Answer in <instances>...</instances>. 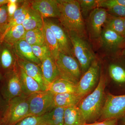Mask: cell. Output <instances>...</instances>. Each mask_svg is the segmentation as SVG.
<instances>
[{
  "mask_svg": "<svg viewBox=\"0 0 125 125\" xmlns=\"http://www.w3.org/2000/svg\"><path fill=\"white\" fill-rule=\"evenodd\" d=\"M54 95L49 90L41 91L28 96L30 116L44 115L54 107Z\"/></svg>",
  "mask_w": 125,
  "mask_h": 125,
  "instance_id": "6",
  "label": "cell"
},
{
  "mask_svg": "<svg viewBox=\"0 0 125 125\" xmlns=\"http://www.w3.org/2000/svg\"><path fill=\"white\" fill-rule=\"evenodd\" d=\"M84 116L78 106L65 108L64 125H85Z\"/></svg>",
  "mask_w": 125,
  "mask_h": 125,
  "instance_id": "19",
  "label": "cell"
},
{
  "mask_svg": "<svg viewBox=\"0 0 125 125\" xmlns=\"http://www.w3.org/2000/svg\"><path fill=\"white\" fill-rule=\"evenodd\" d=\"M42 31L44 44L47 47L52 56L55 60L60 52L58 43L54 33L44 21Z\"/></svg>",
  "mask_w": 125,
  "mask_h": 125,
  "instance_id": "23",
  "label": "cell"
},
{
  "mask_svg": "<svg viewBox=\"0 0 125 125\" xmlns=\"http://www.w3.org/2000/svg\"><path fill=\"white\" fill-rule=\"evenodd\" d=\"M125 42V36L124 37V41H123V43Z\"/></svg>",
  "mask_w": 125,
  "mask_h": 125,
  "instance_id": "42",
  "label": "cell"
},
{
  "mask_svg": "<svg viewBox=\"0 0 125 125\" xmlns=\"http://www.w3.org/2000/svg\"><path fill=\"white\" fill-rule=\"evenodd\" d=\"M40 66L48 89L51 84L60 78L55 60L51 55L48 56L41 62Z\"/></svg>",
  "mask_w": 125,
  "mask_h": 125,
  "instance_id": "16",
  "label": "cell"
},
{
  "mask_svg": "<svg viewBox=\"0 0 125 125\" xmlns=\"http://www.w3.org/2000/svg\"><path fill=\"white\" fill-rule=\"evenodd\" d=\"M60 11L58 18L67 32H73L83 38L85 37V27L79 3L75 0H57Z\"/></svg>",
  "mask_w": 125,
  "mask_h": 125,
  "instance_id": "1",
  "label": "cell"
},
{
  "mask_svg": "<svg viewBox=\"0 0 125 125\" xmlns=\"http://www.w3.org/2000/svg\"><path fill=\"white\" fill-rule=\"evenodd\" d=\"M19 68L23 94L29 96L34 93L43 91L36 80L27 75L21 68Z\"/></svg>",
  "mask_w": 125,
  "mask_h": 125,
  "instance_id": "21",
  "label": "cell"
},
{
  "mask_svg": "<svg viewBox=\"0 0 125 125\" xmlns=\"http://www.w3.org/2000/svg\"><path fill=\"white\" fill-rule=\"evenodd\" d=\"M107 10L109 15L116 17L125 18V6L114 5L107 8Z\"/></svg>",
  "mask_w": 125,
  "mask_h": 125,
  "instance_id": "34",
  "label": "cell"
},
{
  "mask_svg": "<svg viewBox=\"0 0 125 125\" xmlns=\"http://www.w3.org/2000/svg\"><path fill=\"white\" fill-rule=\"evenodd\" d=\"M17 64L27 75L33 78L40 84L43 91L48 90L43 77L40 65L34 62L17 58Z\"/></svg>",
  "mask_w": 125,
  "mask_h": 125,
  "instance_id": "15",
  "label": "cell"
},
{
  "mask_svg": "<svg viewBox=\"0 0 125 125\" xmlns=\"http://www.w3.org/2000/svg\"></svg>",
  "mask_w": 125,
  "mask_h": 125,
  "instance_id": "44",
  "label": "cell"
},
{
  "mask_svg": "<svg viewBox=\"0 0 125 125\" xmlns=\"http://www.w3.org/2000/svg\"><path fill=\"white\" fill-rule=\"evenodd\" d=\"M30 1L31 8L39 13L43 19L59 18L60 11L57 0H32Z\"/></svg>",
  "mask_w": 125,
  "mask_h": 125,
  "instance_id": "12",
  "label": "cell"
},
{
  "mask_svg": "<svg viewBox=\"0 0 125 125\" xmlns=\"http://www.w3.org/2000/svg\"><path fill=\"white\" fill-rule=\"evenodd\" d=\"M2 78H3V77H2V74H1V73L0 72V80L2 79Z\"/></svg>",
  "mask_w": 125,
  "mask_h": 125,
  "instance_id": "41",
  "label": "cell"
},
{
  "mask_svg": "<svg viewBox=\"0 0 125 125\" xmlns=\"http://www.w3.org/2000/svg\"><path fill=\"white\" fill-rule=\"evenodd\" d=\"M120 119L121 120L119 125H125V115Z\"/></svg>",
  "mask_w": 125,
  "mask_h": 125,
  "instance_id": "39",
  "label": "cell"
},
{
  "mask_svg": "<svg viewBox=\"0 0 125 125\" xmlns=\"http://www.w3.org/2000/svg\"><path fill=\"white\" fill-rule=\"evenodd\" d=\"M22 25L26 31L42 30L44 25V19L39 13L31 8L29 15Z\"/></svg>",
  "mask_w": 125,
  "mask_h": 125,
  "instance_id": "26",
  "label": "cell"
},
{
  "mask_svg": "<svg viewBox=\"0 0 125 125\" xmlns=\"http://www.w3.org/2000/svg\"><path fill=\"white\" fill-rule=\"evenodd\" d=\"M31 8L30 0H23L10 18L7 30L11 27L22 24L29 15Z\"/></svg>",
  "mask_w": 125,
  "mask_h": 125,
  "instance_id": "18",
  "label": "cell"
},
{
  "mask_svg": "<svg viewBox=\"0 0 125 125\" xmlns=\"http://www.w3.org/2000/svg\"><path fill=\"white\" fill-rule=\"evenodd\" d=\"M23 39L31 46H42L45 43L42 29L26 31Z\"/></svg>",
  "mask_w": 125,
  "mask_h": 125,
  "instance_id": "29",
  "label": "cell"
},
{
  "mask_svg": "<svg viewBox=\"0 0 125 125\" xmlns=\"http://www.w3.org/2000/svg\"><path fill=\"white\" fill-rule=\"evenodd\" d=\"M118 120L116 119H107L101 121L86 124L85 125H117Z\"/></svg>",
  "mask_w": 125,
  "mask_h": 125,
  "instance_id": "36",
  "label": "cell"
},
{
  "mask_svg": "<svg viewBox=\"0 0 125 125\" xmlns=\"http://www.w3.org/2000/svg\"><path fill=\"white\" fill-rule=\"evenodd\" d=\"M125 115V94L115 95L108 94L99 121L120 119Z\"/></svg>",
  "mask_w": 125,
  "mask_h": 125,
  "instance_id": "7",
  "label": "cell"
},
{
  "mask_svg": "<svg viewBox=\"0 0 125 125\" xmlns=\"http://www.w3.org/2000/svg\"><path fill=\"white\" fill-rule=\"evenodd\" d=\"M104 27L108 28L119 35L125 37L123 18L113 16L108 14Z\"/></svg>",
  "mask_w": 125,
  "mask_h": 125,
  "instance_id": "28",
  "label": "cell"
},
{
  "mask_svg": "<svg viewBox=\"0 0 125 125\" xmlns=\"http://www.w3.org/2000/svg\"><path fill=\"white\" fill-rule=\"evenodd\" d=\"M81 11L83 18H86L94 9L99 7V0H79Z\"/></svg>",
  "mask_w": 125,
  "mask_h": 125,
  "instance_id": "31",
  "label": "cell"
},
{
  "mask_svg": "<svg viewBox=\"0 0 125 125\" xmlns=\"http://www.w3.org/2000/svg\"><path fill=\"white\" fill-rule=\"evenodd\" d=\"M107 10L104 8L98 7L91 11L87 22V29L92 39L100 38L104 24L108 16Z\"/></svg>",
  "mask_w": 125,
  "mask_h": 125,
  "instance_id": "9",
  "label": "cell"
},
{
  "mask_svg": "<svg viewBox=\"0 0 125 125\" xmlns=\"http://www.w3.org/2000/svg\"><path fill=\"white\" fill-rule=\"evenodd\" d=\"M116 62L111 63L108 72L113 81L121 87L125 86V63Z\"/></svg>",
  "mask_w": 125,
  "mask_h": 125,
  "instance_id": "25",
  "label": "cell"
},
{
  "mask_svg": "<svg viewBox=\"0 0 125 125\" xmlns=\"http://www.w3.org/2000/svg\"><path fill=\"white\" fill-rule=\"evenodd\" d=\"M26 32L22 25L11 27L5 32L1 39V42H4L13 46L18 41L23 39Z\"/></svg>",
  "mask_w": 125,
  "mask_h": 125,
  "instance_id": "24",
  "label": "cell"
},
{
  "mask_svg": "<svg viewBox=\"0 0 125 125\" xmlns=\"http://www.w3.org/2000/svg\"><path fill=\"white\" fill-rule=\"evenodd\" d=\"M17 58L34 62L40 65L41 62L35 56L32 46L24 39L18 41L13 46Z\"/></svg>",
  "mask_w": 125,
  "mask_h": 125,
  "instance_id": "17",
  "label": "cell"
},
{
  "mask_svg": "<svg viewBox=\"0 0 125 125\" xmlns=\"http://www.w3.org/2000/svg\"><path fill=\"white\" fill-rule=\"evenodd\" d=\"M55 62L60 78L77 85L83 74L76 58L60 52Z\"/></svg>",
  "mask_w": 125,
  "mask_h": 125,
  "instance_id": "4",
  "label": "cell"
},
{
  "mask_svg": "<svg viewBox=\"0 0 125 125\" xmlns=\"http://www.w3.org/2000/svg\"><path fill=\"white\" fill-rule=\"evenodd\" d=\"M31 46L34 54L41 62L48 56L51 55L49 49L45 44L42 46Z\"/></svg>",
  "mask_w": 125,
  "mask_h": 125,
  "instance_id": "33",
  "label": "cell"
},
{
  "mask_svg": "<svg viewBox=\"0 0 125 125\" xmlns=\"http://www.w3.org/2000/svg\"><path fill=\"white\" fill-rule=\"evenodd\" d=\"M64 108L54 107L45 114L47 125H64Z\"/></svg>",
  "mask_w": 125,
  "mask_h": 125,
  "instance_id": "27",
  "label": "cell"
},
{
  "mask_svg": "<svg viewBox=\"0 0 125 125\" xmlns=\"http://www.w3.org/2000/svg\"><path fill=\"white\" fill-rule=\"evenodd\" d=\"M119 55L121 56L125 57V47L121 51V52H120Z\"/></svg>",
  "mask_w": 125,
  "mask_h": 125,
  "instance_id": "38",
  "label": "cell"
},
{
  "mask_svg": "<svg viewBox=\"0 0 125 125\" xmlns=\"http://www.w3.org/2000/svg\"><path fill=\"white\" fill-rule=\"evenodd\" d=\"M106 76L102 74L95 89L83 98L78 104L86 124L96 122L100 118L106 97Z\"/></svg>",
  "mask_w": 125,
  "mask_h": 125,
  "instance_id": "2",
  "label": "cell"
},
{
  "mask_svg": "<svg viewBox=\"0 0 125 125\" xmlns=\"http://www.w3.org/2000/svg\"><path fill=\"white\" fill-rule=\"evenodd\" d=\"M10 2V0H0V7L7 4Z\"/></svg>",
  "mask_w": 125,
  "mask_h": 125,
  "instance_id": "37",
  "label": "cell"
},
{
  "mask_svg": "<svg viewBox=\"0 0 125 125\" xmlns=\"http://www.w3.org/2000/svg\"><path fill=\"white\" fill-rule=\"evenodd\" d=\"M125 6V0H99V7L106 8L114 5Z\"/></svg>",
  "mask_w": 125,
  "mask_h": 125,
  "instance_id": "35",
  "label": "cell"
},
{
  "mask_svg": "<svg viewBox=\"0 0 125 125\" xmlns=\"http://www.w3.org/2000/svg\"><path fill=\"white\" fill-rule=\"evenodd\" d=\"M1 42V38L0 37V43Z\"/></svg>",
  "mask_w": 125,
  "mask_h": 125,
  "instance_id": "43",
  "label": "cell"
},
{
  "mask_svg": "<svg viewBox=\"0 0 125 125\" xmlns=\"http://www.w3.org/2000/svg\"><path fill=\"white\" fill-rule=\"evenodd\" d=\"M18 65L13 46L4 42L0 43V69L5 75L15 69Z\"/></svg>",
  "mask_w": 125,
  "mask_h": 125,
  "instance_id": "11",
  "label": "cell"
},
{
  "mask_svg": "<svg viewBox=\"0 0 125 125\" xmlns=\"http://www.w3.org/2000/svg\"><path fill=\"white\" fill-rule=\"evenodd\" d=\"M82 99L76 93L58 94L54 95V106L66 108L78 106Z\"/></svg>",
  "mask_w": 125,
  "mask_h": 125,
  "instance_id": "20",
  "label": "cell"
},
{
  "mask_svg": "<svg viewBox=\"0 0 125 125\" xmlns=\"http://www.w3.org/2000/svg\"><path fill=\"white\" fill-rule=\"evenodd\" d=\"M123 22H124V29H125V18H123Z\"/></svg>",
  "mask_w": 125,
  "mask_h": 125,
  "instance_id": "40",
  "label": "cell"
},
{
  "mask_svg": "<svg viewBox=\"0 0 125 125\" xmlns=\"http://www.w3.org/2000/svg\"><path fill=\"white\" fill-rule=\"evenodd\" d=\"M101 38L103 47L110 53L115 54L123 44L124 37L112 30L104 27Z\"/></svg>",
  "mask_w": 125,
  "mask_h": 125,
  "instance_id": "14",
  "label": "cell"
},
{
  "mask_svg": "<svg viewBox=\"0 0 125 125\" xmlns=\"http://www.w3.org/2000/svg\"><path fill=\"white\" fill-rule=\"evenodd\" d=\"M45 114L42 116H30L21 120L15 125H45Z\"/></svg>",
  "mask_w": 125,
  "mask_h": 125,
  "instance_id": "32",
  "label": "cell"
},
{
  "mask_svg": "<svg viewBox=\"0 0 125 125\" xmlns=\"http://www.w3.org/2000/svg\"><path fill=\"white\" fill-rule=\"evenodd\" d=\"M29 112L28 96L22 94L9 101L4 119L9 125H15L29 116Z\"/></svg>",
  "mask_w": 125,
  "mask_h": 125,
  "instance_id": "5",
  "label": "cell"
},
{
  "mask_svg": "<svg viewBox=\"0 0 125 125\" xmlns=\"http://www.w3.org/2000/svg\"><path fill=\"white\" fill-rule=\"evenodd\" d=\"M100 73V64L95 59L76 85V94L83 99L92 93L98 84Z\"/></svg>",
  "mask_w": 125,
  "mask_h": 125,
  "instance_id": "8",
  "label": "cell"
},
{
  "mask_svg": "<svg viewBox=\"0 0 125 125\" xmlns=\"http://www.w3.org/2000/svg\"><path fill=\"white\" fill-rule=\"evenodd\" d=\"M48 90L54 95L61 94H76V84L69 81L60 78L51 84Z\"/></svg>",
  "mask_w": 125,
  "mask_h": 125,
  "instance_id": "22",
  "label": "cell"
},
{
  "mask_svg": "<svg viewBox=\"0 0 125 125\" xmlns=\"http://www.w3.org/2000/svg\"><path fill=\"white\" fill-rule=\"evenodd\" d=\"M10 18L7 4L0 7V37L1 40L7 30Z\"/></svg>",
  "mask_w": 125,
  "mask_h": 125,
  "instance_id": "30",
  "label": "cell"
},
{
  "mask_svg": "<svg viewBox=\"0 0 125 125\" xmlns=\"http://www.w3.org/2000/svg\"><path fill=\"white\" fill-rule=\"evenodd\" d=\"M6 78V97L8 101L23 94L18 65L12 71L5 74Z\"/></svg>",
  "mask_w": 125,
  "mask_h": 125,
  "instance_id": "13",
  "label": "cell"
},
{
  "mask_svg": "<svg viewBox=\"0 0 125 125\" xmlns=\"http://www.w3.org/2000/svg\"><path fill=\"white\" fill-rule=\"evenodd\" d=\"M67 32L72 44L75 58L79 64L83 74L95 60V55L84 38L74 32Z\"/></svg>",
  "mask_w": 125,
  "mask_h": 125,
  "instance_id": "3",
  "label": "cell"
},
{
  "mask_svg": "<svg viewBox=\"0 0 125 125\" xmlns=\"http://www.w3.org/2000/svg\"><path fill=\"white\" fill-rule=\"evenodd\" d=\"M44 21L54 33L60 52L75 57L71 41L64 29L52 21L44 19Z\"/></svg>",
  "mask_w": 125,
  "mask_h": 125,
  "instance_id": "10",
  "label": "cell"
}]
</instances>
